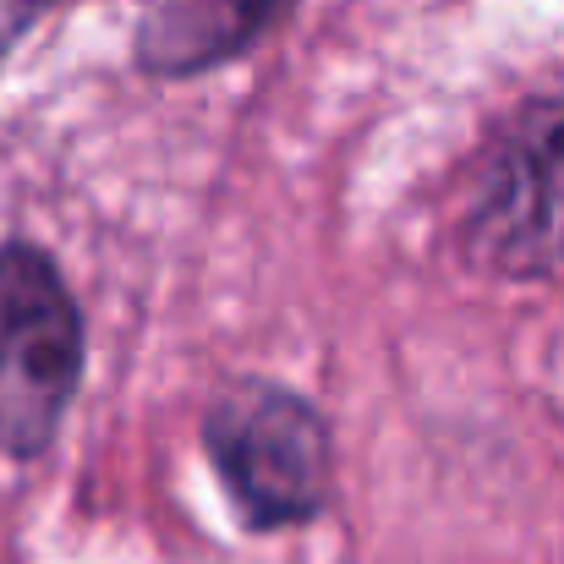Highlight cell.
<instances>
[{
	"instance_id": "6da1fadb",
	"label": "cell",
	"mask_w": 564,
	"mask_h": 564,
	"mask_svg": "<svg viewBox=\"0 0 564 564\" xmlns=\"http://www.w3.org/2000/svg\"><path fill=\"white\" fill-rule=\"evenodd\" d=\"M203 455L247 532L307 527L335 494V438L324 411L269 378L225 383L203 411Z\"/></svg>"
},
{
	"instance_id": "7a4b0ae2",
	"label": "cell",
	"mask_w": 564,
	"mask_h": 564,
	"mask_svg": "<svg viewBox=\"0 0 564 564\" xmlns=\"http://www.w3.org/2000/svg\"><path fill=\"white\" fill-rule=\"evenodd\" d=\"M460 258L494 280H549L564 269V99H527L482 149Z\"/></svg>"
},
{
	"instance_id": "3957f363",
	"label": "cell",
	"mask_w": 564,
	"mask_h": 564,
	"mask_svg": "<svg viewBox=\"0 0 564 564\" xmlns=\"http://www.w3.org/2000/svg\"><path fill=\"white\" fill-rule=\"evenodd\" d=\"M83 313L61 263L33 241H0V455L55 444L83 383Z\"/></svg>"
},
{
	"instance_id": "277c9868",
	"label": "cell",
	"mask_w": 564,
	"mask_h": 564,
	"mask_svg": "<svg viewBox=\"0 0 564 564\" xmlns=\"http://www.w3.org/2000/svg\"><path fill=\"white\" fill-rule=\"evenodd\" d=\"M296 0H143L132 28V55L149 77L182 83L247 55L269 28H280Z\"/></svg>"
},
{
	"instance_id": "5b68a950",
	"label": "cell",
	"mask_w": 564,
	"mask_h": 564,
	"mask_svg": "<svg viewBox=\"0 0 564 564\" xmlns=\"http://www.w3.org/2000/svg\"><path fill=\"white\" fill-rule=\"evenodd\" d=\"M44 6H55V0H0V44H11V39H17V28H22V22H33Z\"/></svg>"
}]
</instances>
